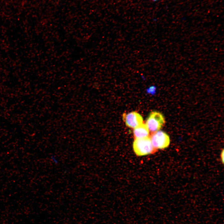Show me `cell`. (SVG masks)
Here are the masks:
<instances>
[{"label": "cell", "instance_id": "cell-1", "mask_svg": "<svg viewBox=\"0 0 224 224\" xmlns=\"http://www.w3.org/2000/svg\"><path fill=\"white\" fill-rule=\"evenodd\" d=\"M133 148L138 156H143L154 153L156 150L153 147L150 137L135 138L133 143Z\"/></svg>", "mask_w": 224, "mask_h": 224}, {"label": "cell", "instance_id": "cell-5", "mask_svg": "<svg viewBox=\"0 0 224 224\" xmlns=\"http://www.w3.org/2000/svg\"><path fill=\"white\" fill-rule=\"evenodd\" d=\"M135 138H140L149 137V130L146 124L142 123L135 128L133 131Z\"/></svg>", "mask_w": 224, "mask_h": 224}, {"label": "cell", "instance_id": "cell-3", "mask_svg": "<svg viewBox=\"0 0 224 224\" xmlns=\"http://www.w3.org/2000/svg\"><path fill=\"white\" fill-rule=\"evenodd\" d=\"M150 138L153 147L156 150L165 149L170 144L169 136L162 131L153 132Z\"/></svg>", "mask_w": 224, "mask_h": 224}, {"label": "cell", "instance_id": "cell-2", "mask_svg": "<svg viewBox=\"0 0 224 224\" xmlns=\"http://www.w3.org/2000/svg\"><path fill=\"white\" fill-rule=\"evenodd\" d=\"M165 122L164 117L161 113L154 111L150 114L146 124L149 131L153 133L159 130L163 126Z\"/></svg>", "mask_w": 224, "mask_h": 224}, {"label": "cell", "instance_id": "cell-6", "mask_svg": "<svg viewBox=\"0 0 224 224\" xmlns=\"http://www.w3.org/2000/svg\"><path fill=\"white\" fill-rule=\"evenodd\" d=\"M156 87L155 86H152L150 87L147 89L148 92H150L152 93L155 92Z\"/></svg>", "mask_w": 224, "mask_h": 224}, {"label": "cell", "instance_id": "cell-4", "mask_svg": "<svg viewBox=\"0 0 224 224\" xmlns=\"http://www.w3.org/2000/svg\"><path fill=\"white\" fill-rule=\"evenodd\" d=\"M123 119L127 127L133 128L142 124L143 121L142 116L135 111L124 113Z\"/></svg>", "mask_w": 224, "mask_h": 224}, {"label": "cell", "instance_id": "cell-8", "mask_svg": "<svg viewBox=\"0 0 224 224\" xmlns=\"http://www.w3.org/2000/svg\"><path fill=\"white\" fill-rule=\"evenodd\" d=\"M153 2H156L159 0H152Z\"/></svg>", "mask_w": 224, "mask_h": 224}, {"label": "cell", "instance_id": "cell-7", "mask_svg": "<svg viewBox=\"0 0 224 224\" xmlns=\"http://www.w3.org/2000/svg\"><path fill=\"white\" fill-rule=\"evenodd\" d=\"M224 150L223 149L221 152L220 155L221 159V161L223 164L224 163Z\"/></svg>", "mask_w": 224, "mask_h": 224}]
</instances>
